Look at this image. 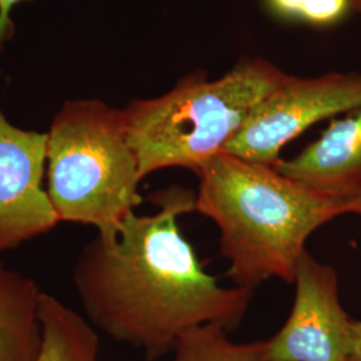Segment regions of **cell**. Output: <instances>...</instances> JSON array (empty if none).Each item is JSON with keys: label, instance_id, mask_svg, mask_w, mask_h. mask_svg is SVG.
Returning a JSON list of instances; mask_svg holds the SVG:
<instances>
[{"label": "cell", "instance_id": "obj_9", "mask_svg": "<svg viewBox=\"0 0 361 361\" xmlns=\"http://www.w3.org/2000/svg\"><path fill=\"white\" fill-rule=\"evenodd\" d=\"M42 289L0 259V361H34L40 345Z\"/></svg>", "mask_w": 361, "mask_h": 361}, {"label": "cell", "instance_id": "obj_8", "mask_svg": "<svg viewBox=\"0 0 361 361\" xmlns=\"http://www.w3.org/2000/svg\"><path fill=\"white\" fill-rule=\"evenodd\" d=\"M273 168L341 202L361 195V107L332 121L314 142Z\"/></svg>", "mask_w": 361, "mask_h": 361}, {"label": "cell", "instance_id": "obj_16", "mask_svg": "<svg viewBox=\"0 0 361 361\" xmlns=\"http://www.w3.org/2000/svg\"><path fill=\"white\" fill-rule=\"evenodd\" d=\"M352 7H353L356 11L361 13V0H352Z\"/></svg>", "mask_w": 361, "mask_h": 361}, {"label": "cell", "instance_id": "obj_10", "mask_svg": "<svg viewBox=\"0 0 361 361\" xmlns=\"http://www.w3.org/2000/svg\"><path fill=\"white\" fill-rule=\"evenodd\" d=\"M38 316L40 345L34 361H98L99 336L82 314L42 292Z\"/></svg>", "mask_w": 361, "mask_h": 361}, {"label": "cell", "instance_id": "obj_4", "mask_svg": "<svg viewBox=\"0 0 361 361\" xmlns=\"http://www.w3.org/2000/svg\"><path fill=\"white\" fill-rule=\"evenodd\" d=\"M47 137V193L58 219L114 238L143 201L122 110L101 99L68 101Z\"/></svg>", "mask_w": 361, "mask_h": 361}, {"label": "cell", "instance_id": "obj_14", "mask_svg": "<svg viewBox=\"0 0 361 361\" xmlns=\"http://www.w3.org/2000/svg\"><path fill=\"white\" fill-rule=\"evenodd\" d=\"M348 361H361V322H352Z\"/></svg>", "mask_w": 361, "mask_h": 361}, {"label": "cell", "instance_id": "obj_13", "mask_svg": "<svg viewBox=\"0 0 361 361\" xmlns=\"http://www.w3.org/2000/svg\"><path fill=\"white\" fill-rule=\"evenodd\" d=\"M20 1L26 0H0V46L11 32V13L13 7Z\"/></svg>", "mask_w": 361, "mask_h": 361}, {"label": "cell", "instance_id": "obj_12", "mask_svg": "<svg viewBox=\"0 0 361 361\" xmlns=\"http://www.w3.org/2000/svg\"><path fill=\"white\" fill-rule=\"evenodd\" d=\"M308 0H267L271 13L286 18L300 20L301 13Z\"/></svg>", "mask_w": 361, "mask_h": 361}, {"label": "cell", "instance_id": "obj_11", "mask_svg": "<svg viewBox=\"0 0 361 361\" xmlns=\"http://www.w3.org/2000/svg\"><path fill=\"white\" fill-rule=\"evenodd\" d=\"M217 324L195 326L180 337L171 361H269L267 341L238 344Z\"/></svg>", "mask_w": 361, "mask_h": 361}, {"label": "cell", "instance_id": "obj_3", "mask_svg": "<svg viewBox=\"0 0 361 361\" xmlns=\"http://www.w3.org/2000/svg\"><path fill=\"white\" fill-rule=\"evenodd\" d=\"M285 77L277 66L253 58L216 80L190 75L164 95L121 109L141 178L168 168L198 176Z\"/></svg>", "mask_w": 361, "mask_h": 361}, {"label": "cell", "instance_id": "obj_15", "mask_svg": "<svg viewBox=\"0 0 361 361\" xmlns=\"http://www.w3.org/2000/svg\"><path fill=\"white\" fill-rule=\"evenodd\" d=\"M343 214H359L361 216V195L350 200L343 205Z\"/></svg>", "mask_w": 361, "mask_h": 361}, {"label": "cell", "instance_id": "obj_1", "mask_svg": "<svg viewBox=\"0 0 361 361\" xmlns=\"http://www.w3.org/2000/svg\"><path fill=\"white\" fill-rule=\"evenodd\" d=\"M154 214L130 213L114 238L97 234L73 268L87 320L149 361L173 352L195 326L226 331L245 317L252 290L225 288L204 271L178 219L195 212V193L180 185L153 194Z\"/></svg>", "mask_w": 361, "mask_h": 361}, {"label": "cell", "instance_id": "obj_5", "mask_svg": "<svg viewBox=\"0 0 361 361\" xmlns=\"http://www.w3.org/2000/svg\"><path fill=\"white\" fill-rule=\"evenodd\" d=\"M361 107V74L329 73L320 77L286 74L247 116L224 152L274 166L285 145L312 125Z\"/></svg>", "mask_w": 361, "mask_h": 361}, {"label": "cell", "instance_id": "obj_6", "mask_svg": "<svg viewBox=\"0 0 361 361\" xmlns=\"http://www.w3.org/2000/svg\"><path fill=\"white\" fill-rule=\"evenodd\" d=\"M293 284L289 317L267 341L269 361H348L353 320L341 307L335 269L305 250Z\"/></svg>", "mask_w": 361, "mask_h": 361}, {"label": "cell", "instance_id": "obj_2", "mask_svg": "<svg viewBox=\"0 0 361 361\" xmlns=\"http://www.w3.org/2000/svg\"><path fill=\"white\" fill-rule=\"evenodd\" d=\"M198 178L195 212L217 225L233 283L252 292L271 279L293 284L308 238L343 216L341 202L228 152L213 157Z\"/></svg>", "mask_w": 361, "mask_h": 361}, {"label": "cell", "instance_id": "obj_7", "mask_svg": "<svg viewBox=\"0 0 361 361\" xmlns=\"http://www.w3.org/2000/svg\"><path fill=\"white\" fill-rule=\"evenodd\" d=\"M47 142V133L16 128L0 111V253L61 222L43 188Z\"/></svg>", "mask_w": 361, "mask_h": 361}]
</instances>
